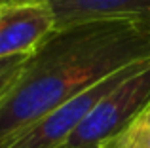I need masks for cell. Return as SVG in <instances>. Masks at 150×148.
<instances>
[{
  "label": "cell",
  "instance_id": "obj_8",
  "mask_svg": "<svg viewBox=\"0 0 150 148\" xmlns=\"http://www.w3.org/2000/svg\"><path fill=\"white\" fill-rule=\"evenodd\" d=\"M8 2H10V0H8ZM42 2H50V0H42Z\"/></svg>",
  "mask_w": 150,
  "mask_h": 148
},
{
  "label": "cell",
  "instance_id": "obj_4",
  "mask_svg": "<svg viewBox=\"0 0 150 148\" xmlns=\"http://www.w3.org/2000/svg\"><path fill=\"white\" fill-rule=\"evenodd\" d=\"M55 29L86 19L114 15H150V0H50Z\"/></svg>",
  "mask_w": 150,
  "mask_h": 148
},
{
  "label": "cell",
  "instance_id": "obj_1",
  "mask_svg": "<svg viewBox=\"0 0 150 148\" xmlns=\"http://www.w3.org/2000/svg\"><path fill=\"white\" fill-rule=\"evenodd\" d=\"M150 59V15L86 19L55 29L0 103V142L112 74Z\"/></svg>",
  "mask_w": 150,
  "mask_h": 148
},
{
  "label": "cell",
  "instance_id": "obj_3",
  "mask_svg": "<svg viewBox=\"0 0 150 148\" xmlns=\"http://www.w3.org/2000/svg\"><path fill=\"white\" fill-rule=\"evenodd\" d=\"M55 30L50 2L10 0L0 4V59L33 55Z\"/></svg>",
  "mask_w": 150,
  "mask_h": 148
},
{
  "label": "cell",
  "instance_id": "obj_7",
  "mask_svg": "<svg viewBox=\"0 0 150 148\" xmlns=\"http://www.w3.org/2000/svg\"><path fill=\"white\" fill-rule=\"evenodd\" d=\"M4 2H8V0H0V4H4Z\"/></svg>",
  "mask_w": 150,
  "mask_h": 148
},
{
  "label": "cell",
  "instance_id": "obj_5",
  "mask_svg": "<svg viewBox=\"0 0 150 148\" xmlns=\"http://www.w3.org/2000/svg\"><path fill=\"white\" fill-rule=\"evenodd\" d=\"M101 148H150V103Z\"/></svg>",
  "mask_w": 150,
  "mask_h": 148
},
{
  "label": "cell",
  "instance_id": "obj_6",
  "mask_svg": "<svg viewBox=\"0 0 150 148\" xmlns=\"http://www.w3.org/2000/svg\"><path fill=\"white\" fill-rule=\"evenodd\" d=\"M27 59H29V55H15L0 59V103L6 99L8 93L17 84L19 76L27 65Z\"/></svg>",
  "mask_w": 150,
  "mask_h": 148
},
{
  "label": "cell",
  "instance_id": "obj_2",
  "mask_svg": "<svg viewBox=\"0 0 150 148\" xmlns=\"http://www.w3.org/2000/svg\"><path fill=\"white\" fill-rule=\"evenodd\" d=\"M150 103V61L139 65L88 112L61 148H101Z\"/></svg>",
  "mask_w": 150,
  "mask_h": 148
}]
</instances>
